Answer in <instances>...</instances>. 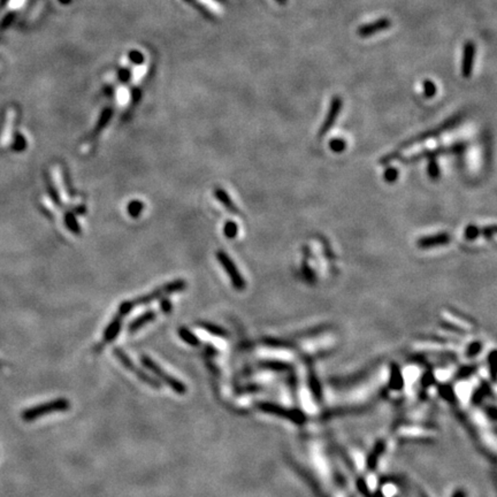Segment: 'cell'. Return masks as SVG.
Here are the masks:
<instances>
[{"instance_id":"obj_1","label":"cell","mask_w":497,"mask_h":497,"mask_svg":"<svg viewBox=\"0 0 497 497\" xmlns=\"http://www.w3.org/2000/svg\"><path fill=\"white\" fill-rule=\"evenodd\" d=\"M69 409H71V403L67 398H58L25 410L22 412V419L25 421H34L50 413L62 412Z\"/></svg>"},{"instance_id":"obj_2","label":"cell","mask_w":497,"mask_h":497,"mask_svg":"<svg viewBox=\"0 0 497 497\" xmlns=\"http://www.w3.org/2000/svg\"><path fill=\"white\" fill-rule=\"evenodd\" d=\"M461 116L459 115H457V116H453L452 119H449L448 121L444 122L443 124H441L440 127H437V128H435V129H432V130H429V131H427V133L425 134H421V135H419L417 136V137H414L412 139H410V141H407L405 143H403V144L399 146V149L398 150H395L394 152H391L390 154H388V155H384V157L380 160V162L381 164H386V162H389L391 160H394V159L397 158V154L401 152L402 150L404 149H407V147L411 146L412 144H415V143H420L422 141H425V139H428V138H432V137H435V136H437V135H440L441 133H443L444 130L446 129H450V128L455 126V124L458 123V121H459Z\"/></svg>"},{"instance_id":"obj_3","label":"cell","mask_w":497,"mask_h":497,"mask_svg":"<svg viewBox=\"0 0 497 497\" xmlns=\"http://www.w3.org/2000/svg\"><path fill=\"white\" fill-rule=\"evenodd\" d=\"M185 287H186V282L183 281V280H175V281L166 283V285L160 287V288L151 291L150 294L143 295V296L136 298V300L133 301V304L135 308L136 306H144L159 300V298L165 297L166 295H170L184 290Z\"/></svg>"},{"instance_id":"obj_4","label":"cell","mask_w":497,"mask_h":497,"mask_svg":"<svg viewBox=\"0 0 497 497\" xmlns=\"http://www.w3.org/2000/svg\"><path fill=\"white\" fill-rule=\"evenodd\" d=\"M141 362L143 365H144L145 368L152 372L157 378L161 380V381H164L166 384H168V386L172 388V390L175 391L176 394L183 395L186 393V386L184 383H182L180 380L175 379L173 375H170L167 372H165L157 363L154 362V360L151 359L150 357L142 356Z\"/></svg>"},{"instance_id":"obj_5","label":"cell","mask_w":497,"mask_h":497,"mask_svg":"<svg viewBox=\"0 0 497 497\" xmlns=\"http://www.w3.org/2000/svg\"><path fill=\"white\" fill-rule=\"evenodd\" d=\"M113 353H114V356L116 357V358H118L119 362L121 363L128 371L134 373V374L137 376V379L141 380L142 382H144L145 384H149V386L151 388H153V389H160L161 383L159 382L157 379L150 376L145 371H143L142 368H138L137 366H136L133 360H131L129 357H128L127 353L124 352L121 348H114Z\"/></svg>"},{"instance_id":"obj_6","label":"cell","mask_w":497,"mask_h":497,"mask_svg":"<svg viewBox=\"0 0 497 497\" xmlns=\"http://www.w3.org/2000/svg\"><path fill=\"white\" fill-rule=\"evenodd\" d=\"M216 258H217V260H219V263L221 264V265L223 266V269H224V271H226V273L228 274L229 279H230V281L232 283V286H234V288L236 290H243L244 288H245V281H244L243 277L240 275V273L238 272L237 267H236L234 262H232V260L229 258V256L226 254V252L219 251L216 254Z\"/></svg>"},{"instance_id":"obj_7","label":"cell","mask_w":497,"mask_h":497,"mask_svg":"<svg viewBox=\"0 0 497 497\" xmlns=\"http://www.w3.org/2000/svg\"><path fill=\"white\" fill-rule=\"evenodd\" d=\"M342 107H343V102H342V98L340 97H334L329 105V110L328 113L326 115L324 123L321 124L319 133H318V137L321 138L324 137L325 135L328 134V131L332 129V127L335 124L337 118L342 111Z\"/></svg>"},{"instance_id":"obj_8","label":"cell","mask_w":497,"mask_h":497,"mask_svg":"<svg viewBox=\"0 0 497 497\" xmlns=\"http://www.w3.org/2000/svg\"><path fill=\"white\" fill-rule=\"evenodd\" d=\"M122 320H123V317L121 316V314L116 313V316H114L113 319L111 320L110 324H108L106 329H105L104 337H103V344L100 343L98 347L96 348V352H99L100 350H102L105 344L112 343V342L116 339V336L119 335L120 331H121Z\"/></svg>"},{"instance_id":"obj_9","label":"cell","mask_w":497,"mask_h":497,"mask_svg":"<svg viewBox=\"0 0 497 497\" xmlns=\"http://www.w3.org/2000/svg\"><path fill=\"white\" fill-rule=\"evenodd\" d=\"M475 58V44L473 42H467L464 46L463 65H461V74L465 79H469L473 72V65H474Z\"/></svg>"},{"instance_id":"obj_10","label":"cell","mask_w":497,"mask_h":497,"mask_svg":"<svg viewBox=\"0 0 497 497\" xmlns=\"http://www.w3.org/2000/svg\"><path fill=\"white\" fill-rule=\"evenodd\" d=\"M390 26H391V21L389 20V19L383 18V19H380V20H378V21L366 23V25L359 27L357 34H358L360 37L365 38V37L372 36V35H374L376 33H380V31H383L388 28H390Z\"/></svg>"},{"instance_id":"obj_11","label":"cell","mask_w":497,"mask_h":497,"mask_svg":"<svg viewBox=\"0 0 497 497\" xmlns=\"http://www.w3.org/2000/svg\"><path fill=\"white\" fill-rule=\"evenodd\" d=\"M451 238H450V235L448 232H440V234L436 235H430L426 236V237H421L418 240V246L421 248H429L434 246H440V245H445L448 244Z\"/></svg>"},{"instance_id":"obj_12","label":"cell","mask_w":497,"mask_h":497,"mask_svg":"<svg viewBox=\"0 0 497 497\" xmlns=\"http://www.w3.org/2000/svg\"><path fill=\"white\" fill-rule=\"evenodd\" d=\"M155 317H157V314H155L153 310L146 311V312L141 314V316H138L137 318H135V319L130 322L129 326H128V332L131 334L136 333L138 329L143 328L145 325L150 324L151 321H153L155 319Z\"/></svg>"},{"instance_id":"obj_13","label":"cell","mask_w":497,"mask_h":497,"mask_svg":"<svg viewBox=\"0 0 497 497\" xmlns=\"http://www.w3.org/2000/svg\"><path fill=\"white\" fill-rule=\"evenodd\" d=\"M215 197H216V199L220 201L221 204L223 205L224 207H226L229 212H231V213H234V214L236 215H239L240 214V211L239 209L235 206V204H234V201H232V199L230 197H229L228 193L224 191L223 189H221V188H217L215 189Z\"/></svg>"},{"instance_id":"obj_14","label":"cell","mask_w":497,"mask_h":497,"mask_svg":"<svg viewBox=\"0 0 497 497\" xmlns=\"http://www.w3.org/2000/svg\"><path fill=\"white\" fill-rule=\"evenodd\" d=\"M112 114H113V111H112V108H105V110L103 111L102 115H100L98 122H97V126L95 128V131H93V135H98L100 131H102L104 128L107 126V123L110 122V120L112 118Z\"/></svg>"},{"instance_id":"obj_15","label":"cell","mask_w":497,"mask_h":497,"mask_svg":"<svg viewBox=\"0 0 497 497\" xmlns=\"http://www.w3.org/2000/svg\"><path fill=\"white\" fill-rule=\"evenodd\" d=\"M178 336L181 337L182 341L185 342V343H188L189 345H192V347H197V345H199V343H200L199 339H198L195 334H192L188 328H185V327H181L180 329H178Z\"/></svg>"},{"instance_id":"obj_16","label":"cell","mask_w":497,"mask_h":497,"mask_svg":"<svg viewBox=\"0 0 497 497\" xmlns=\"http://www.w3.org/2000/svg\"><path fill=\"white\" fill-rule=\"evenodd\" d=\"M65 223H66V226H67V228L69 229V230H71L73 232V234H75V235H80L81 234V227H80V224H79V222H77L75 215H74L72 212L66 213V215H65Z\"/></svg>"},{"instance_id":"obj_17","label":"cell","mask_w":497,"mask_h":497,"mask_svg":"<svg viewBox=\"0 0 497 497\" xmlns=\"http://www.w3.org/2000/svg\"><path fill=\"white\" fill-rule=\"evenodd\" d=\"M199 326L201 328H204L205 331H207L209 334H213V335H215V336L224 337L227 335V333L223 328H221V327H219V326L212 324V322H201V324H199Z\"/></svg>"},{"instance_id":"obj_18","label":"cell","mask_w":497,"mask_h":497,"mask_svg":"<svg viewBox=\"0 0 497 497\" xmlns=\"http://www.w3.org/2000/svg\"><path fill=\"white\" fill-rule=\"evenodd\" d=\"M143 208H144V205H143L141 200H133V201H130L129 204H128L127 211H128V214H129L130 216L138 217L139 215H141Z\"/></svg>"},{"instance_id":"obj_19","label":"cell","mask_w":497,"mask_h":497,"mask_svg":"<svg viewBox=\"0 0 497 497\" xmlns=\"http://www.w3.org/2000/svg\"><path fill=\"white\" fill-rule=\"evenodd\" d=\"M223 231L224 235H226L228 238H234L236 237V235H237L238 232V226L235 222H232V221H228V222L224 224Z\"/></svg>"},{"instance_id":"obj_20","label":"cell","mask_w":497,"mask_h":497,"mask_svg":"<svg viewBox=\"0 0 497 497\" xmlns=\"http://www.w3.org/2000/svg\"><path fill=\"white\" fill-rule=\"evenodd\" d=\"M428 175L432 180H437L440 177V168H438L437 162L435 160V158H430L429 164H428Z\"/></svg>"},{"instance_id":"obj_21","label":"cell","mask_w":497,"mask_h":497,"mask_svg":"<svg viewBox=\"0 0 497 497\" xmlns=\"http://www.w3.org/2000/svg\"><path fill=\"white\" fill-rule=\"evenodd\" d=\"M329 146H331V150L334 151V152L340 153V152H343V151L345 150V146H347V144H345V142L343 141V139L335 138V139H333V141L329 142Z\"/></svg>"},{"instance_id":"obj_22","label":"cell","mask_w":497,"mask_h":497,"mask_svg":"<svg viewBox=\"0 0 497 497\" xmlns=\"http://www.w3.org/2000/svg\"><path fill=\"white\" fill-rule=\"evenodd\" d=\"M134 308H135V306L133 304V301H126V302L121 303V305L119 306L118 313L121 314L122 317H126L127 314H129L131 312V311H133Z\"/></svg>"},{"instance_id":"obj_23","label":"cell","mask_w":497,"mask_h":497,"mask_svg":"<svg viewBox=\"0 0 497 497\" xmlns=\"http://www.w3.org/2000/svg\"><path fill=\"white\" fill-rule=\"evenodd\" d=\"M48 190H49V193H50V197L52 198V200H53V203L58 205V206H60L61 205V200H60V197L59 195H58V191H57V189L54 188L53 184H52V182L49 180L48 178Z\"/></svg>"},{"instance_id":"obj_24","label":"cell","mask_w":497,"mask_h":497,"mask_svg":"<svg viewBox=\"0 0 497 497\" xmlns=\"http://www.w3.org/2000/svg\"><path fill=\"white\" fill-rule=\"evenodd\" d=\"M424 91L427 98H432V97H434L435 93H436V87H435L434 82H432L430 80H426L424 82Z\"/></svg>"},{"instance_id":"obj_25","label":"cell","mask_w":497,"mask_h":497,"mask_svg":"<svg viewBox=\"0 0 497 497\" xmlns=\"http://www.w3.org/2000/svg\"><path fill=\"white\" fill-rule=\"evenodd\" d=\"M480 234V229L477 228L474 224H471V226L466 227L465 230V237L467 239H475Z\"/></svg>"},{"instance_id":"obj_26","label":"cell","mask_w":497,"mask_h":497,"mask_svg":"<svg viewBox=\"0 0 497 497\" xmlns=\"http://www.w3.org/2000/svg\"><path fill=\"white\" fill-rule=\"evenodd\" d=\"M397 177H398V170L396 169L395 167H389V168H387L386 172H384V180L390 182V183H393V182L397 180Z\"/></svg>"},{"instance_id":"obj_27","label":"cell","mask_w":497,"mask_h":497,"mask_svg":"<svg viewBox=\"0 0 497 497\" xmlns=\"http://www.w3.org/2000/svg\"><path fill=\"white\" fill-rule=\"evenodd\" d=\"M160 309L165 314H169L170 312H172L173 306H172V303H170L168 298H164V300H161Z\"/></svg>"},{"instance_id":"obj_28","label":"cell","mask_w":497,"mask_h":497,"mask_svg":"<svg viewBox=\"0 0 497 497\" xmlns=\"http://www.w3.org/2000/svg\"><path fill=\"white\" fill-rule=\"evenodd\" d=\"M496 232V226L495 224H491V226H488V227H484L482 229V234L484 235V237L486 238H490L492 235H494Z\"/></svg>"},{"instance_id":"obj_29","label":"cell","mask_w":497,"mask_h":497,"mask_svg":"<svg viewBox=\"0 0 497 497\" xmlns=\"http://www.w3.org/2000/svg\"><path fill=\"white\" fill-rule=\"evenodd\" d=\"M129 76L130 75L126 71H123V72H121V74H120V79H121L122 81H127L128 79H129Z\"/></svg>"},{"instance_id":"obj_30","label":"cell","mask_w":497,"mask_h":497,"mask_svg":"<svg viewBox=\"0 0 497 497\" xmlns=\"http://www.w3.org/2000/svg\"><path fill=\"white\" fill-rule=\"evenodd\" d=\"M277 2L280 4H282V5H285V4L287 3V0H277Z\"/></svg>"},{"instance_id":"obj_31","label":"cell","mask_w":497,"mask_h":497,"mask_svg":"<svg viewBox=\"0 0 497 497\" xmlns=\"http://www.w3.org/2000/svg\"><path fill=\"white\" fill-rule=\"evenodd\" d=\"M0 367H2V364H0Z\"/></svg>"}]
</instances>
